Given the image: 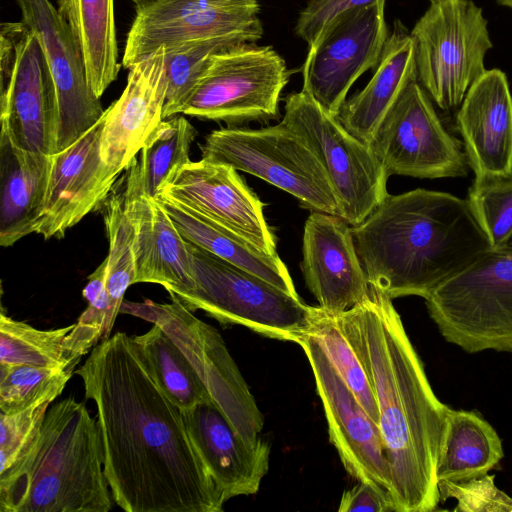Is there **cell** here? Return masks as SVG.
<instances>
[{"label":"cell","instance_id":"cell-1","mask_svg":"<svg viewBox=\"0 0 512 512\" xmlns=\"http://www.w3.org/2000/svg\"><path fill=\"white\" fill-rule=\"evenodd\" d=\"M97 407L104 471L127 512H219L226 502L192 443L182 410L124 332L100 341L74 371Z\"/></svg>","mask_w":512,"mask_h":512},{"label":"cell","instance_id":"cell-2","mask_svg":"<svg viewBox=\"0 0 512 512\" xmlns=\"http://www.w3.org/2000/svg\"><path fill=\"white\" fill-rule=\"evenodd\" d=\"M335 316L373 388L394 511L435 510L441 502L436 470L449 407L435 395L385 293L370 286L360 302Z\"/></svg>","mask_w":512,"mask_h":512},{"label":"cell","instance_id":"cell-3","mask_svg":"<svg viewBox=\"0 0 512 512\" xmlns=\"http://www.w3.org/2000/svg\"><path fill=\"white\" fill-rule=\"evenodd\" d=\"M352 233L369 285L392 300L425 298L491 248L466 199L426 189L388 194Z\"/></svg>","mask_w":512,"mask_h":512},{"label":"cell","instance_id":"cell-4","mask_svg":"<svg viewBox=\"0 0 512 512\" xmlns=\"http://www.w3.org/2000/svg\"><path fill=\"white\" fill-rule=\"evenodd\" d=\"M98 420L66 398L49 407L24 453L0 473L1 512H108Z\"/></svg>","mask_w":512,"mask_h":512},{"label":"cell","instance_id":"cell-5","mask_svg":"<svg viewBox=\"0 0 512 512\" xmlns=\"http://www.w3.org/2000/svg\"><path fill=\"white\" fill-rule=\"evenodd\" d=\"M186 243L195 287L177 297L188 310H203L223 325H242L265 337L298 345L308 335L312 306L257 275Z\"/></svg>","mask_w":512,"mask_h":512},{"label":"cell","instance_id":"cell-6","mask_svg":"<svg viewBox=\"0 0 512 512\" xmlns=\"http://www.w3.org/2000/svg\"><path fill=\"white\" fill-rule=\"evenodd\" d=\"M443 338L467 353H512V247L490 248L425 298Z\"/></svg>","mask_w":512,"mask_h":512},{"label":"cell","instance_id":"cell-7","mask_svg":"<svg viewBox=\"0 0 512 512\" xmlns=\"http://www.w3.org/2000/svg\"><path fill=\"white\" fill-rule=\"evenodd\" d=\"M410 34L417 81L440 109H458L493 46L482 8L472 0H431Z\"/></svg>","mask_w":512,"mask_h":512},{"label":"cell","instance_id":"cell-8","mask_svg":"<svg viewBox=\"0 0 512 512\" xmlns=\"http://www.w3.org/2000/svg\"><path fill=\"white\" fill-rule=\"evenodd\" d=\"M201 151L202 159L254 175L291 194L304 208L339 216L322 165L305 141L283 122L259 129L213 130Z\"/></svg>","mask_w":512,"mask_h":512},{"label":"cell","instance_id":"cell-9","mask_svg":"<svg viewBox=\"0 0 512 512\" xmlns=\"http://www.w3.org/2000/svg\"><path fill=\"white\" fill-rule=\"evenodd\" d=\"M281 122L296 132L322 165L350 226L362 222L388 195V174L370 147L327 113L306 91L288 94Z\"/></svg>","mask_w":512,"mask_h":512},{"label":"cell","instance_id":"cell-10","mask_svg":"<svg viewBox=\"0 0 512 512\" xmlns=\"http://www.w3.org/2000/svg\"><path fill=\"white\" fill-rule=\"evenodd\" d=\"M290 71L272 46L243 43L216 53L181 114L228 127L278 118Z\"/></svg>","mask_w":512,"mask_h":512},{"label":"cell","instance_id":"cell-11","mask_svg":"<svg viewBox=\"0 0 512 512\" xmlns=\"http://www.w3.org/2000/svg\"><path fill=\"white\" fill-rule=\"evenodd\" d=\"M169 294L171 303L123 300L120 312L159 325L186 355L234 429L246 442L257 443L264 418L223 338Z\"/></svg>","mask_w":512,"mask_h":512},{"label":"cell","instance_id":"cell-12","mask_svg":"<svg viewBox=\"0 0 512 512\" xmlns=\"http://www.w3.org/2000/svg\"><path fill=\"white\" fill-rule=\"evenodd\" d=\"M385 3L376 0L342 11L308 45L302 90L334 117L354 82L381 59L390 35Z\"/></svg>","mask_w":512,"mask_h":512},{"label":"cell","instance_id":"cell-13","mask_svg":"<svg viewBox=\"0 0 512 512\" xmlns=\"http://www.w3.org/2000/svg\"><path fill=\"white\" fill-rule=\"evenodd\" d=\"M417 79L408 83L377 127L369 147L388 176L462 177L468 160Z\"/></svg>","mask_w":512,"mask_h":512},{"label":"cell","instance_id":"cell-14","mask_svg":"<svg viewBox=\"0 0 512 512\" xmlns=\"http://www.w3.org/2000/svg\"><path fill=\"white\" fill-rule=\"evenodd\" d=\"M258 0H149L136 5L122 66L131 68L160 47L229 34L262 38Z\"/></svg>","mask_w":512,"mask_h":512},{"label":"cell","instance_id":"cell-15","mask_svg":"<svg viewBox=\"0 0 512 512\" xmlns=\"http://www.w3.org/2000/svg\"><path fill=\"white\" fill-rule=\"evenodd\" d=\"M299 345L313 371L329 439L344 468L354 479L390 494L389 464L378 424L362 407L318 341L307 335Z\"/></svg>","mask_w":512,"mask_h":512},{"label":"cell","instance_id":"cell-16","mask_svg":"<svg viewBox=\"0 0 512 512\" xmlns=\"http://www.w3.org/2000/svg\"><path fill=\"white\" fill-rule=\"evenodd\" d=\"M24 22L39 38L57 99L56 152L94 126L105 110L92 91L82 51L68 23L50 0H17Z\"/></svg>","mask_w":512,"mask_h":512},{"label":"cell","instance_id":"cell-17","mask_svg":"<svg viewBox=\"0 0 512 512\" xmlns=\"http://www.w3.org/2000/svg\"><path fill=\"white\" fill-rule=\"evenodd\" d=\"M237 171L204 159L189 160L172 170L159 193L193 207L262 252L275 255L277 240L264 216V203Z\"/></svg>","mask_w":512,"mask_h":512},{"label":"cell","instance_id":"cell-18","mask_svg":"<svg viewBox=\"0 0 512 512\" xmlns=\"http://www.w3.org/2000/svg\"><path fill=\"white\" fill-rule=\"evenodd\" d=\"M1 130L18 147L56 153V91L38 36L27 26L7 83L0 86Z\"/></svg>","mask_w":512,"mask_h":512},{"label":"cell","instance_id":"cell-19","mask_svg":"<svg viewBox=\"0 0 512 512\" xmlns=\"http://www.w3.org/2000/svg\"><path fill=\"white\" fill-rule=\"evenodd\" d=\"M103 125L104 114L73 144L51 155L44 210L36 232L44 239L62 238L109 197L118 176L101 157Z\"/></svg>","mask_w":512,"mask_h":512},{"label":"cell","instance_id":"cell-20","mask_svg":"<svg viewBox=\"0 0 512 512\" xmlns=\"http://www.w3.org/2000/svg\"><path fill=\"white\" fill-rule=\"evenodd\" d=\"M300 267L318 306L329 313L352 308L368 293L352 226L338 215L311 211L304 225Z\"/></svg>","mask_w":512,"mask_h":512},{"label":"cell","instance_id":"cell-21","mask_svg":"<svg viewBox=\"0 0 512 512\" xmlns=\"http://www.w3.org/2000/svg\"><path fill=\"white\" fill-rule=\"evenodd\" d=\"M166 91L163 46L129 68L121 96L105 109L101 157L114 175L131 166L164 120Z\"/></svg>","mask_w":512,"mask_h":512},{"label":"cell","instance_id":"cell-22","mask_svg":"<svg viewBox=\"0 0 512 512\" xmlns=\"http://www.w3.org/2000/svg\"><path fill=\"white\" fill-rule=\"evenodd\" d=\"M182 413L189 437L225 500L256 494L269 470L268 442H246L212 400Z\"/></svg>","mask_w":512,"mask_h":512},{"label":"cell","instance_id":"cell-23","mask_svg":"<svg viewBox=\"0 0 512 512\" xmlns=\"http://www.w3.org/2000/svg\"><path fill=\"white\" fill-rule=\"evenodd\" d=\"M456 124L475 177L512 173V94L503 71L486 70L470 87Z\"/></svg>","mask_w":512,"mask_h":512},{"label":"cell","instance_id":"cell-24","mask_svg":"<svg viewBox=\"0 0 512 512\" xmlns=\"http://www.w3.org/2000/svg\"><path fill=\"white\" fill-rule=\"evenodd\" d=\"M124 209L134 232L135 283L162 285L176 296L195 287L186 240L155 199L127 177Z\"/></svg>","mask_w":512,"mask_h":512},{"label":"cell","instance_id":"cell-25","mask_svg":"<svg viewBox=\"0 0 512 512\" xmlns=\"http://www.w3.org/2000/svg\"><path fill=\"white\" fill-rule=\"evenodd\" d=\"M51 171V155L15 145L0 131V244L8 247L36 233Z\"/></svg>","mask_w":512,"mask_h":512},{"label":"cell","instance_id":"cell-26","mask_svg":"<svg viewBox=\"0 0 512 512\" xmlns=\"http://www.w3.org/2000/svg\"><path fill=\"white\" fill-rule=\"evenodd\" d=\"M413 79H417L413 39L402 22L395 20L372 78L346 99L337 119L369 145L383 117Z\"/></svg>","mask_w":512,"mask_h":512},{"label":"cell","instance_id":"cell-27","mask_svg":"<svg viewBox=\"0 0 512 512\" xmlns=\"http://www.w3.org/2000/svg\"><path fill=\"white\" fill-rule=\"evenodd\" d=\"M155 199L186 241L299 297L288 269L278 254L262 252L235 232L169 195L159 193Z\"/></svg>","mask_w":512,"mask_h":512},{"label":"cell","instance_id":"cell-28","mask_svg":"<svg viewBox=\"0 0 512 512\" xmlns=\"http://www.w3.org/2000/svg\"><path fill=\"white\" fill-rule=\"evenodd\" d=\"M503 457L498 433L478 412L448 408L436 470L438 482L486 475Z\"/></svg>","mask_w":512,"mask_h":512},{"label":"cell","instance_id":"cell-29","mask_svg":"<svg viewBox=\"0 0 512 512\" xmlns=\"http://www.w3.org/2000/svg\"><path fill=\"white\" fill-rule=\"evenodd\" d=\"M57 10L80 46L89 85L100 98L117 78L121 66L114 0H59Z\"/></svg>","mask_w":512,"mask_h":512},{"label":"cell","instance_id":"cell-30","mask_svg":"<svg viewBox=\"0 0 512 512\" xmlns=\"http://www.w3.org/2000/svg\"><path fill=\"white\" fill-rule=\"evenodd\" d=\"M132 338L158 385L182 411L212 400L186 355L159 325Z\"/></svg>","mask_w":512,"mask_h":512},{"label":"cell","instance_id":"cell-31","mask_svg":"<svg viewBox=\"0 0 512 512\" xmlns=\"http://www.w3.org/2000/svg\"><path fill=\"white\" fill-rule=\"evenodd\" d=\"M197 135L184 116L163 120L141 149L140 160L133 161L128 178L145 195L156 198L175 168L188 162Z\"/></svg>","mask_w":512,"mask_h":512},{"label":"cell","instance_id":"cell-32","mask_svg":"<svg viewBox=\"0 0 512 512\" xmlns=\"http://www.w3.org/2000/svg\"><path fill=\"white\" fill-rule=\"evenodd\" d=\"M258 38L249 34H229L220 37L186 41L165 47V69L167 80L163 118L181 113L210 59L218 52L230 47L255 43Z\"/></svg>","mask_w":512,"mask_h":512},{"label":"cell","instance_id":"cell-33","mask_svg":"<svg viewBox=\"0 0 512 512\" xmlns=\"http://www.w3.org/2000/svg\"><path fill=\"white\" fill-rule=\"evenodd\" d=\"M104 222L109 241L108 255L105 259L106 289L110 298V308L101 341L111 336L124 294L130 285L135 284L134 232L124 209L123 193L112 194L105 201Z\"/></svg>","mask_w":512,"mask_h":512},{"label":"cell","instance_id":"cell-34","mask_svg":"<svg viewBox=\"0 0 512 512\" xmlns=\"http://www.w3.org/2000/svg\"><path fill=\"white\" fill-rule=\"evenodd\" d=\"M75 323L41 330L0 314V367L30 365L45 368H73L64 355L63 342Z\"/></svg>","mask_w":512,"mask_h":512},{"label":"cell","instance_id":"cell-35","mask_svg":"<svg viewBox=\"0 0 512 512\" xmlns=\"http://www.w3.org/2000/svg\"><path fill=\"white\" fill-rule=\"evenodd\" d=\"M308 335L318 341L362 407L378 424V407L370 379L355 350L341 330L335 314L329 313L319 306H312Z\"/></svg>","mask_w":512,"mask_h":512},{"label":"cell","instance_id":"cell-36","mask_svg":"<svg viewBox=\"0 0 512 512\" xmlns=\"http://www.w3.org/2000/svg\"><path fill=\"white\" fill-rule=\"evenodd\" d=\"M72 374L73 368L0 367V411L13 414L46 400L54 401Z\"/></svg>","mask_w":512,"mask_h":512},{"label":"cell","instance_id":"cell-37","mask_svg":"<svg viewBox=\"0 0 512 512\" xmlns=\"http://www.w3.org/2000/svg\"><path fill=\"white\" fill-rule=\"evenodd\" d=\"M466 200L491 248L507 245L512 236V173L475 177Z\"/></svg>","mask_w":512,"mask_h":512},{"label":"cell","instance_id":"cell-38","mask_svg":"<svg viewBox=\"0 0 512 512\" xmlns=\"http://www.w3.org/2000/svg\"><path fill=\"white\" fill-rule=\"evenodd\" d=\"M106 259L88 276L83 289L87 308L63 342L64 355L71 367L101 340L107 320L110 298L106 289Z\"/></svg>","mask_w":512,"mask_h":512},{"label":"cell","instance_id":"cell-39","mask_svg":"<svg viewBox=\"0 0 512 512\" xmlns=\"http://www.w3.org/2000/svg\"><path fill=\"white\" fill-rule=\"evenodd\" d=\"M494 478L486 474L460 482L440 481V500L455 499L457 512H512V498L495 485Z\"/></svg>","mask_w":512,"mask_h":512},{"label":"cell","instance_id":"cell-40","mask_svg":"<svg viewBox=\"0 0 512 512\" xmlns=\"http://www.w3.org/2000/svg\"><path fill=\"white\" fill-rule=\"evenodd\" d=\"M53 401L46 400L21 412H0V473L28 448Z\"/></svg>","mask_w":512,"mask_h":512},{"label":"cell","instance_id":"cell-41","mask_svg":"<svg viewBox=\"0 0 512 512\" xmlns=\"http://www.w3.org/2000/svg\"><path fill=\"white\" fill-rule=\"evenodd\" d=\"M376 0H307L296 21L295 33L311 44L334 16L350 8L365 6ZM431 1V0H430Z\"/></svg>","mask_w":512,"mask_h":512},{"label":"cell","instance_id":"cell-42","mask_svg":"<svg viewBox=\"0 0 512 512\" xmlns=\"http://www.w3.org/2000/svg\"><path fill=\"white\" fill-rule=\"evenodd\" d=\"M338 511L391 512L394 511V507L390 494L386 490L358 481L351 489L344 491Z\"/></svg>","mask_w":512,"mask_h":512},{"label":"cell","instance_id":"cell-43","mask_svg":"<svg viewBox=\"0 0 512 512\" xmlns=\"http://www.w3.org/2000/svg\"><path fill=\"white\" fill-rule=\"evenodd\" d=\"M501 6H505L512 9V0H496Z\"/></svg>","mask_w":512,"mask_h":512},{"label":"cell","instance_id":"cell-44","mask_svg":"<svg viewBox=\"0 0 512 512\" xmlns=\"http://www.w3.org/2000/svg\"><path fill=\"white\" fill-rule=\"evenodd\" d=\"M130 1H132V2H133V3H135L136 5H139V4L145 3V2H147V1H149V0H130Z\"/></svg>","mask_w":512,"mask_h":512},{"label":"cell","instance_id":"cell-45","mask_svg":"<svg viewBox=\"0 0 512 512\" xmlns=\"http://www.w3.org/2000/svg\"><path fill=\"white\" fill-rule=\"evenodd\" d=\"M507 245L512 247V236H511V238L509 239V241H508Z\"/></svg>","mask_w":512,"mask_h":512}]
</instances>
